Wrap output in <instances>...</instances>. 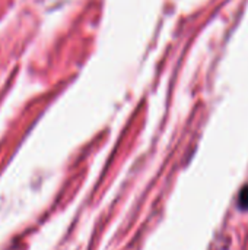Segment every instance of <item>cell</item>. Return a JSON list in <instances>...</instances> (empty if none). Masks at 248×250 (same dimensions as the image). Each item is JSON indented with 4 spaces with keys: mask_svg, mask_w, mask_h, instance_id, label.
<instances>
[{
    "mask_svg": "<svg viewBox=\"0 0 248 250\" xmlns=\"http://www.w3.org/2000/svg\"><path fill=\"white\" fill-rule=\"evenodd\" d=\"M238 208L243 209V211H248V185L244 186L240 190V195H238Z\"/></svg>",
    "mask_w": 248,
    "mask_h": 250,
    "instance_id": "obj_1",
    "label": "cell"
}]
</instances>
